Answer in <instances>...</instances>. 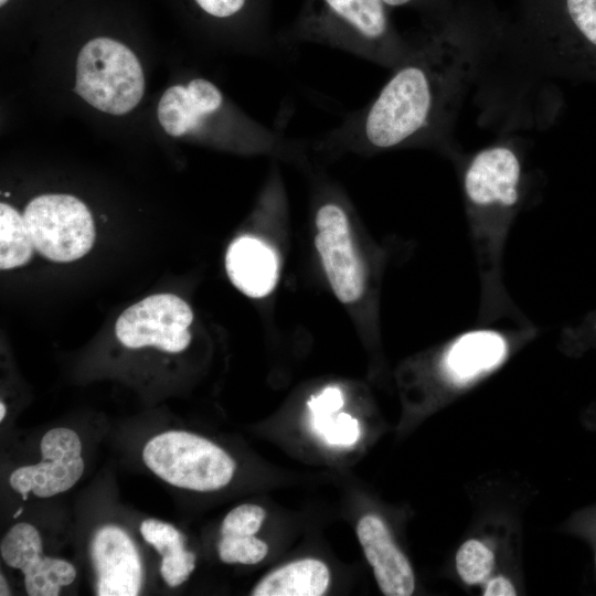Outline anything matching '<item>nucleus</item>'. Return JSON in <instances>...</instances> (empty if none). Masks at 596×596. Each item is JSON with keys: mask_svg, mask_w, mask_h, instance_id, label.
Here are the masks:
<instances>
[{"mask_svg": "<svg viewBox=\"0 0 596 596\" xmlns=\"http://www.w3.org/2000/svg\"><path fill=\"white\" fill-rule=\"evenodd\" d=\"M477 47L453 35L412 46L377 95L313 146L320 151L380 152L440 145L472 78Z\"/></svg>", "mask_w": 596, "mask_h": 596, "instance_id": "nucleus-1", "label": "nucleus"}, {"mask_svg": "<svg viewBox=\"0 0 596 596\" xmlns=\"http://www.w3.org/2000/svg\"><path fill=\"white\" fill-rule=\"evenodd\" d=\"M461 187L480 280L478 324L501 319L531 324L508 294L502 276L505 242L523 200L520 149L500 141L477 151L462 166Z\"/></svg>", "mask_w": 596, "mask_h": 596, "instance_id": "nucleus-2", "label": "nucleus"}, {"mask_svg": "<svg viewBox=\"0 0 596 596\" xmlns=\"http://www.w3.org/2000/svg\"><path fill=\"white\" fill-rule=\"evenodd\" d=\"M322 43L393 70L412 46L391 28L382 0H319L286 44Z\"/></svg>", "mask_w": 596, "mask_h": 596, "instance_id": "nucleus-3", "label": "nucleus"}, {"mask_svg": "<svg viewBox=\"0 0 596 596\" xmlns=\"http://www.w3.org/2000/svg\"><path fill=\"white\" fill-rule=\"evenodd\" d=\"M75 92L98 110L127 114L142 98V67L123 43L108 38L93 39L78 53Z\"/></svg>", "mask_w": 596, "mask_h": 596, "instance_id": "nucleus-4", "label": "nucleus"}, {"mask_svg": "<svg viewBox=\"0 0 596 596\" xmlns=\"http://www.w3.org/2000/svg\"><path fill=\"white\" fill-rule=\"evenodd\" d=\"M146 466L166 482L189 490H219L231 481L235 462L201 436L170 430L151 438L142 450Z\"/></svg>", "mask_w": 596, "mask_h": 596, "instance_id": "nucleus-5", "label": "nucleus"}, {"mask_svg": "<svg viewBox=\"0 0 596 596\" xmlns=\"http://www.w3.org/2000/svg\"><path fill=\"white\" fill-rule=\"evenodd\" d=\"M35 251L57 263H70L85 256L96 237L88 207L70 194H42L32 199L23 211Z\"/></svg>", "mask_w": 596, "mask_h": 596, "instance_id": "nucleus-6", "label": "nucleus"}, {"mask_svg": "<svg viewBox=\"0 0 596 596\" xmlns=\"http://www.w3.org/2000/svg\"><path fill=\"white\" fill-rule=\"evenodd\" d=\"M191 307L173 294H156L125 309L115 324L118 341L130 349L155 347L178 353L191 341Z\"/></svg>", "mask_w": 596, "mask_h": 596, "instance_id": "nucleus-7", "label": "nucleus"}, {"mask_svg": "<svg viewBox=\"0 0 596 596\" xmlns=\"http://www.w3.org/2000/svg\"><path fill=\"white\" fill-rule=\"evenodd\" d=\"M322 201L315 214L316 249L336 297L353 304L364 294L365 272L353 244L349 215L337 200Z\"/></svg>", "mask_w": 596, "mask_h": 596, "instance_id": "nucleus-8", "label": "nucleus"}, {"mask_svg": "<svg viewBox=\"0 0 596 596\" xmlns=\"http://www.w3.org/2000/svg\"><path fill=\"white\" fill-rule=\"evenodd\" d=\"M0 553L8 566L24 574V586L30 596H56L62 586L70 585L76 577L71 563L42 554L41 536L29 523H17L6 533Z\"/></svg>", "mask_w": 596, "mask_h": 596, "instance_id": "nucleus-9", "label": "nucleus"}, {"mask_svg": "<svg viewBox=\"0 0 596 596\" xmlns=\"http://www.w3.org/2000/svg\"><path fill=\"white\" fill-rule=\"evenodd\" d=\"M99 596H136L142 584L138 551L128 534L116 525H104L91 543Z\"/></svg>", "mask_w": 596, "mask_h": 596, "instance_id": "nucleus-10", "label": "nucleus"}, {"mask_svg": "<svg viewBox=\"0 0 596 596\" xmlns=\"http://www.w3.org/2000/svg\"><path fill=\"white\" fill-rule=\"evenodd\" d=\"M563 12L565 28L549 51L562 68L596 79V0H563Z\"/></svg>", "mask_w": 596, "mask_h": 596, "instance_id": "nucleus-11", "label": "nucleus"}, {"mask_svg": "<svg viewBox=\"0 0 596 596\" xmlns=\"http://www.w3.org/2000/svg\"><path fill=\"white\" fill-rule=\"evenodd\" d=\"M356 534L381 592L386 596L412 595L415 588L412 566L384 522L376 515H364Z\"/></svg>", "mask_w": 596, "mask_h": 596, "instance_id": "nucleus-12", "label": "nucleus"}, {"mask_svg": "<svg viewBox=\"0 0 596 596\" xmlns=\"http://www.w3.org/2000/svg\"><path fill=\"white\" fill-rule=\"evenodd\" d=\"M225 267L233 285L252 298L267 296L277 283L276 254L253 236H241L228 246Z\"/></svg>", "mask_w": 596, "mask_h": 596, "instance_id": "nucleus-13", "label": "nucleus"}, {"mask_svg": "<svg viewBox=\"0 0 596 596\" xmlns=\"http://www.w3.org/2000/svg\"><path fill=\"white\" fill-rule=\"evenodd\" d=\"M84 472L83 458H63L40 461L17 468L10 476V486L28 499L29 492L39 498H50L71 489Z\"/></svg>", "mask_w": 596, "mask_h": 596, "instance_id": "nucleus-14", "label": "nucleus"}, {"mask_svg": "<svg viewBox=\"0 0 596 596\" xmlns=\"http://www.w3.org/2000/svg\"><path fill=\"white\" fill-rule=\"evenodd\" d=\"M327 565L316 558H304L267 574L252 590L253 596H320L329 586Z\"/></svg>", "mask_w": 596, "mask_h": 596, "instance_id": "nucleus-15", "label": "nucleus"}, {"mask_svg": "<svg viewBox=\"0 0 596 596\" xmlns=\"http://www.w3.org/2000/svg\"><path fill=\"white\" fill-rule=\"evenodd\" d=\"M219 113L201 116L191 100L185 85H173L161 96L158 104V120L163 130L173 137L185 134L209 135L219 131L223 119Z\"/></svg>", "mask_w": 596, "mask_h": 596, "instance_id": "nucleus-16", "label": "nucleus"}, {"mask_svg": "<svg viewBox=\"0 0 596 596\" xmlns=\"http://www.w3.org/2000/svg\"><path fill=\"white\" fill-rule=\"evenodd\" d=\"M35 251L21 215L10 204H0V268L8 270L26 265Z\"/></svg>", "mask_w": 596, "mask_h": 596, "instance_id": "nucleus-17", "label": "nucleus"}, {"mask_svg": "<svg viewBox=\"0 0 596 596\" xmlns=\"http://www.w3.org/2000/svg\"><path fill=\"white\" fill-rule=\"evenodd\" d=\"M493 566V552L479 540H468L457 551V573L467 585L481 584L487 581Z\"/></svg>", "mask_w": 596, "mask_h": 596, "instance_id": "nucleus-18", "label": "nucleus"}, {"mask_svg": "<svg viewBox=\"0 0 596 596\" xmlns=\"http://www.w3.org/2000/svg\"><path fill=\"white\" fill-rule=\"evenodd\" d=\"M313 430L328 444L351 446L360 437L358 419L347 413L311 415Z\"/></svg>", "mask_w": 596, "mask_h": 596, "instance_id": "nucleus-19", "label": "nucleus"}, {"mask_svg": "<svg viewBox=\"0 0 596 596\" xmlns=\"http://www.w3.org/2000/svg\"><path fill=\"white\" fill-rule=\"evenodd\" d=\"M217 550L220 558L227 564H257L268 553L267 544L254 535H222Z\"/></svg>", "mask_w": 596, "mask_h": 596, "instance_id": "nucleus-20", "label": "nucleus"}, {"mask_svg": "<svg viewBox=\"0 0 596 596\" xmlns=\"http://www.w3.org/2000/svg\"><path fill=\"white\" fill-rule=\"evenodd\" d=\"M140 533L161 556L184 550L183 534L169 523L156 519L145 520L140 525Z\"/></svg>", "mask_w": 596, "mask_h": 596, "instance_id": "nucleus-21", "label": "nucleus"}, {"mask_svg": "<svg viewBox=\"0 0 596 596\" xmlns=\"http://www.w3.org/2000/svg\"><path fill=\"white\" fill-rule=\"evenodd\" d=\"M40 449L44 460L76 458L81 456L82 443L76 432L60 427L45 433Z\"/></svg>", "mask_w": 596, "mask_h": 596, "instance_id": "nucleus-22", "label": "nucleus"}, {"mask_svg": "<svg viewBox=\"0 0 596 596\" xmlns=\"http://www.w3.org/2000/svg\"><path fill=\"white\" fill-rule=\"evenodd\" d=\"M266 517L265 510L256 504H242L231 510L225 517L222 535H254L262 526Z\"/></svg>", "mask_w": 596, "mask_h": 596, "instance_id": "nucleus-23", "label": "nucleus"}, {"mask_svg": "<svg viewBox=\"0 0 596 596\" xmlns=\"http://www.w3.org/2000/svg\"><path fill=\"white\" fill-rule=\"evenodd\" d=\"M195 567V555L185 549L170 555L162 556L160 574L170 587L185 582Z\"/></svg>", "mask_w": 596, "mask_h": 596, "instance_id": "nucleus-24", "label": "nucleus"}, {"mask_svg": "<svg viewBox=\"0 0 596 596\" xmlns=\"http://www.w3.org/2000/svg\"><path fill=\"white\" fill-rule=\"evenodd\" d=\"M343 394L339 387L329 386L308 402L311 415L336 414L343 406Z\"/></svg>", "mask_w": 596, "mask_h": 596, "instance_id": "nucleus-25", "label": "nucleus"}, {"mask_svg": "<svg viewBox=\"0 0 596 596\" xmlns=\"http://www.w3.org/2000/svg\"><path fill=\"white\" fill-rule=\"evenodd\" d=\"M246 0H195L199 7L215 18H228L244 7Z\"/></svg>", "mask_w": 596, "mask_h": 596, "instance_id": "nucleus-26", "label": "nucleus"}, {"mask_svg": "<svg viewBox=\"0 0 596 596\" xmlns=\"http://www.w3.org/2000/svg\"><path fill=\"white\" fill-rule=\"evenodd\" d=\"M566 329V336L587 337L596 340V309L584 316V318Z\"/></svg>", "mask_w": 596, "mask_h": 596, "instance_id": "nucleus-27", "label": "nucleus"}, {"mask_svg": "<svg viewBox=\"0 0 596 596\" xmlns=\"http://www.w3.org/2000/svg\"><path fill=\"white\" fill-rule=\"evenodd\" d=\"M483 595L486 596H513L517 590L513 584L504 576H497L488 581Z\"/></svg>", "mask_w": 596, "mask_h": 596, "instance_id": "nucleus-28", "label": "nucleus"}, {"mask_svg": "<svg viewBox=\"0 0 596 596\" xmlns=\"http://www.w3.org/2000/svg\"><path fill=\"white\" fill-rule=\"evenodd\" d=\"M383 3L385 6H390V7H401V6H405V4H408L409 2H412L413 0H382Z\"/></svg>", "mask_w": 596, "mask_h": 596, "instance_id": "nucleus-29", "label": "nucleus"}, {"mask_svg": "<svg viewBox=\"0 0 596 596\" xmlns=\"http://www.w3.org/2000/svg\"><path fill=\"white\" fill-rule=\"evenodd\" d=\"M0 586H1V588H0V595L1 596L10 595V590L8 588L7 582H6L2 574L0 575Z\"/></svg>", "mask_w": 596, "mask_h": 596, "instance_id": "nucleus-30", "label": "nucleus"}, {"mask_svg": "<svg viewBox=\"0 0 596 596\" xmlns=\"http://www.w3.org/2000/svg\"><path fill=\"white\" fill-rule=\"evenodd\" d=\"M7 413V408L3 402L0 403V421L2 422Z\"/></svg>", "mask_w": 596, "mask_h": 596, "instance_id": "nucleus-31", "label": "nucleus"}, {"mask_svg": "<svg viewBox=\"0 0 596 596\" xmlns=\"http://www.w3.org/2000/svg\"><path fill=\"white\" fill-rule=\"evenodd\" d=\"M22 511H23V508L20 507V508L18 509V511L13 514V518H14V519L18 518V517L22 513Z\"/></svg>", "mask_w": 596, "mask_h": 596, "instance_id": "nucleus-32", "label": "nucleus"}, {"mask_svg": "<svg viewBox=\"0 0 596 596\" xmlns=\"http://www.w3.org/2000/svg\"><path fill=\"white\" fill-rule=\"evenodd\" d=\"M9 0H0V6H4Z\"/></svg>", "mask_w": 596, "mask_h": 596, "instance_id": "nucleus-33", "label": "nucleus"}]
</instances>
